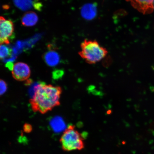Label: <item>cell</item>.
Returning a JSON list of instances; mask_svg holds the SVG:
<instances>
[{"label":"cell","instance_id":"cell-13","mask_svg":"<svg viewBox=\"0 0 154 154\" xmlns=\"http://www.w3.org/2000/svg\"><path fill=\"white\" fill-rule=\"evenodd\" d=\"M7 85L4 80H1L0 82V94L2 95L7 91Z\"/></svg>","mask_w":154,"mask_h":154},{"label":"cell","instance_id":"cell-8","mask_svg":"<svg viewBox=\"0 0 154 154\" xmlns=\"http://www.w3.org/2000/svg\"><path fill=\"white\" fill-rule=\"evenodd\" d=\"M43 57L46 63L51 67L57 66L60 61V57L58 53L53 49L44 54Z\"/></svg>","mask_w":154,"mask_h":154},{"label":"cell","instance_id":"cell-14","mask_svg":"<svg viewBox=\"0 0 154 154\" xmlns=\"http://www.w3.org/2000/svg\"><path fill=\"white\" fill-rule=\"evenodd\" d=\"M32 128L31 125L26 124L24 126V131L26 132L29 133L32 131Z\"/></svg>","mask_w":154,"mask_h":154},{"label":"cell","instance_id":"cell-12","mask_svg":"<svg viewBox=\"0 0 154 154\" xmlns=\"http://www.w3.org/2000/svg\"><path fill=\"white\" fill-rule=\"evenodd\" d=\"M11 49L5 44H2L0 48V57L1 59H4L8 57L11 55Z\"/></svg>","mask_w":154,"mask_h":154},{"label":"cell","instance_id":"cell-5","mask_svg":"<svg viewBox=\"0 0 154 154\" xmlns=\"http://www.w3.org/2000/svg\"><path fill=\"white\" fill-rule=\"evenodd\" d=\"M11 73L15 79L23 81L29 78L31 74L30 67L26 63L18 62L13 65Z\"/></svg>","mask_w":154,"mask_h":154},{"label":"cell","instance_id":"cell-4","mask_svg":"<svg viewBox=\"0 0 154 154\" xmlns=\"http://www.w3.org/2000/svg\"><path fill=\"white\" fill-rule=\"evenodd\" d=\"M14 25L13 22L3 17L0 18V43L2 44H8L13 36Z\"/></svg>","mask_w":154,"mask_h":154},{"label":"cell","instance_id":"cell-15","mask_svg":"<svg viewBox=\"0 0 154 154\" xmlns=\"http://www.w3.org/2000/svg\"><path fill=\"white\" fill-rule=\"evenodd\" d=\"M153 9L154 10V5H153Z\"/></svg>","mask_w":154,"mask_h":154},{"label":"cell","instance_id":"cell-6","mask_svg":"<svg viewBox=\"0 0 154 154\" xmlns=\"http://www.w3.org/2000/svg\"><path fill=\"white\" fill-rule=\"evenodd\" d=\"M134 9L143 14H150L153 11L154 0H126Z\"/></svg>","mask_w":154,"mask_h":154},{"label":"cell","instance_id":"cell-1","mask_svg":"<svg viewBox=\"0 0 154 154\" xmlns=\"http://www.w3.org/2000/svg\"><path fill=\"white\" fill-rule=\"evenodd\" d=\"M62 89L59 86L40 83L36 87L34 94L30 100L34 112L44 114L60 104Z\"/></svg>","mask_w":154,"mask_h":154},{"label":"cell","instance_id":"cell-9","mask_svg":"<svg viewBox=\"0 0 154 154\" xmlns=\"http://www.w3.org/2000/svg\"><path fill=\"white\" fill-rule=\"evenodd\" d=\"M38 20L37 14L34 11H30L25 13L23 15L21 22L23 26L30 27L35 25Z\"/></svg>","mask_w":154,"mask_h":154},{"label":"cell","instance_id":"cell-7","mask_svg":"<svg viewBox=\"0 0 154 154\" xmlns=\"http://www.w3.org/2000/svg\"><path fill=\"white\" fill-rule=\"evenodd\" d=\"M97 7L95 3H88L83 5L81 9V14L87 20H91L96 17Z\"/></svg>","mask_w":154,"mask_h":154},{"label":"cell","instance_id":"cell-10","mask_svg":"<svg viewBox=\"0 0 154 154\" xmlns=\"http://www.w3.org/2000/svg\"><path fill=\"white\" fill-rule=\"evenodd\" d=\"M14 5L21 10L28 11L34 5L32 0H13Z\"/></svg>","mask_w":154,"mask_h":154},{"label":"cell","instance_id":"cell-11","mask_svg":"<svg viewBox=\"0 0 154 154\" xmlns=\"http://www.w3.org/2000/svg\"><path fill=\"white\" fill-rule=\"evenodd\" d=\"M52 128L55 131L59 132L65 128V124L62 118L56 116L54 117L51 121Z\"/></svg>","mask_w":154,"mask_h":154},{"label":"cell","instance_id":"cell-2","mask_svg":"<svg viewBox=\"0 0 154 154\" xmlns=\"http://www.w3.org/2000/svg\"><path fill=\"white\" fill-rule=\"evenodd\" d=\"M81 51L79 54L87 63L95 64L106 56L108 51L96 40L85 39L81 44Z\"/></svg>","mask_w":154,"mask_h":154},{"label":"cell","instance_id":"cell-3","mask_svg":"<svg viewBox=\"0 0 154 154\" xmlns=\"http://www.w3.org/2000/svg\"><path fill=\"white\" fill-rule=\"evenodd\" d=\"M82 137L74 125H69L60 140L63 151L69 152L83 149L84 144Z\"/></svg>","mask_w":154,"mask_h":154}]
</instances>
